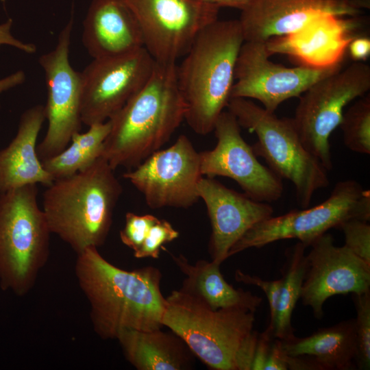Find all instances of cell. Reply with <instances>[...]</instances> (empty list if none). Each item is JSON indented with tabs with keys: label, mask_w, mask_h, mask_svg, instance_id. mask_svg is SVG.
Segmentation results:
<instances>
[{
	"label": "cell",
	"mask_w": 370,
	"mask_h": 370,
	"mask_svg": "<svg viewBox=\"0 0 370 370\" xmlns=\"http://www.w3.org/2000/svg\"><path fill=\"white\" fill-rule=\"evenodd\" d=\"M77 255V281L89 304L93 330L101 338L116 339L125 330L161 328L166 298L158 269H123L106 260L96 247Z\"/></svg>",
	"instance_id": "6da1fadb"
},
{
	"label": "cell",
	"mask_w": 370,
	"mask_h": 370,
	"mask_svg": "<svg viewBox=\"0 0 370 370\" xmlns=\"http://www.w3.org/2000/svg\"><path fill=\"white\" fill-rule=\"evenodd\" d=\"M177 64L156 62L145 84L109 120L103 156L115 170H131L160 149L184 120Z\"/></svg>",
	"instance_id": "7a4b0ae2"
},
{
	"label": "cell",
	"mask_w": 370,
	"mask_h": 370,
	"mask_svg": "<svg viewBox=\"0 0 370 370\" xmlns=\"http://www.w3.org/2000/svg\"><path fill=\"white\" fill-rule=\"evenodd\" d=\"M245 42L238 20L217 19L196 37L177 64L184 120L199 135L213 131L231 99L238 56Z\"/></svg>",
	"instance_id": "3957f363"
},
{
	"label": "cell",
	"mask_w": 370,
	"mask_h": 370,
	"mask_svg": "<svg viewBox=\"0 0 370 370\" xmlns=\"http://www.w3.org/2000/svg\"><path fill=\"white\" fill-rule=\"evenodd\" d=\"M122 186L108 162L100 156L71 176L56 180L43 193L42 211L51 234L77 254L106 241Z\"/></svg>",
	"instance_id": "277c9868"
},
{
	"label": "cell",
	"mask_w": 370,
	"mask_h": 370,
	"mask_svg": "<svg viewBox=\"0 0 370 370\" xmlns=\"http://www.w3.org/2000/svg\"><path fill=\"white\" fill-rule=\"evenodd\" d=\"M37 184L0 195V287L21 297L34 286L49 256L50 234Z\"/></svg>",
	"instance_id": "5b68a950"
},
{
	"label": "cell",
	"mask_w": 370,
	"mask_h": 370,
	"mask_svg": "<svg viewBox=\"0 0 370 370\" xmlns=\"http://www.w3.org/2000/svg\"><path fill=\"white\" fill-rule=\"evenodd\" d=\"M227 110L239 125L256 135L255 154L280 179L291 182L297 202L309 206L316 191L330 184L328 171L302 143L292 118H280L244 98H231Z\"/></svg>",
	"instance_id": "8992f818"
},
{
	"label": "cell",
	"mask_w": 370,
	"mask_h": 370,
	"mask_svg": "<svg viewBox=\"0 0 370 370\" xmlns=\"http://www.w3.org/2000/svg\"><path fill=\"white\" fill-rule=\"evenodd\" d=\"M254 313L238 307L212 310L178 290L166 298L162 324L209 368L236 370L237 353L253 332Z\"/></svg>",
	"instance_id": "52a82bcc"
},
{
	"label": "cell",
	"mask_w": 370,
	"mask_h": 370,
	"mask_svg": "<svg viewBox=\"0 0 370 370\" xmlns=\"http://www.w3.org/2000/svg\"><path fill=\"white\" fill-rule=\"evenodd\" d=\"M350 219L369 221L370 191L356 180H347L336 183L330 197L314 207L293 210L256 223L232 247L228 258L286 239H296L308 247L330 229H338Z\"/></svg>",
	"instance_id": "ba28073f"
},
{
	"label": "cell",
	"mask_w": 370,
	"mask_h": 370,
	"mask_svg": "<svg viewBox=\"0 0 370 370\" xmlns=\"http://www.w3.org/2000/svg\"><path fill=\"white\" fill-rule=\"evenodd\" d=\"M370 90V66L354 62L313 84L301 95L292 118L299 137L326 170L332 169L330 137L345 107Z\"/></svg>",
	"instance_id": "9c48e42d"
},
{
	"label": "cell",
	"mask_w": 370,
	"mask_h": 370,
	"mask_svg": "<svg viewBox=\"0 0 370 370\" xmlns=\"http://www.w3.org/2000/svg\"><path fill=\"white\" fill-rule=\"evenodd\" d=\"M123 1L138 23L144 48L160 64H176L197 35L218 19L220 9L193 0Z\"/></svg>",
	"instance_id": "30bf717a"
},
{
	"label": "cell",
	"mask_w": 370,
	"mask_h": 370,
	"mask_svg": "<svg viewBox=\"0 0 370 370\" xmlns=\"http://www.w3.org/2000/svg\"><path fill=\"white\" fill-rule=\"evenodd\" d=\"M71 16L60 32L56 47L39 58L45 72L47 102L45 106L48 127L44 138L37 145L40 161L53 157L69 144L72 136L82 128V82L80 73L69 61Z\"/></svg>",
	"instance_id": "8fae6325"
},
{
	"label": "cell",
	"mask_w": 370,
	"mask_h": 370,
	"mask_svg": "<svg viewBox=\"0 0 370 370\" xmlns=\"http://www.w3.org/2000/svg\"><path fill=\"white\" fill-rule=\"evenodd\" d=\"M202 176L199 152L183 134L123 174L152 209L192 206L199 199L197 184Z\"/></svg>",
	"instance_id": "7c38bea8"
},
{
	"label": "cell",
	"mask_w": 370,
	"mask_h": 370,
	"mask_svg": "<svg viewBox=\"0 0 370 370\" xmlns=\"http://www.w3.org/2000/svg\"><path fill=\"white\" fill-rule=\"evenodd\" d=\"M270 56L265 42H243L231 98L256 99L266 110L275 112L284 101L299 97L316 82L342 67V64L325 68L287 67L272 62Z\"/></svg>",
	"instance_id": "4fadbf2b"
},
{
	"label": "cell",
	"mask_w": 370,
	"mask_h": 370,
	"mask_svg": "<svg viewBox=\"0 0 370 370\" xmlns=\"http://www.w3.org/2000/svg\"><path fill=\"white\" fill-rule=\"evenodd\" d=\"M155 65L144 47L93 59L80 73L82 123L90 126L112 118L145 84Z\"/></svg>",
	"instance_id": "5bb4252c"
},
{
	"label": "cell",
	"mask_w": 370,
	"mask_h": 370,
	"mask_svg": "<svg viewBox=\"0 0 370 370\" xmlns=\"http://www.w3.org/2000/svg\"><path fill=\"white\" fill-rule=\"evenodd\" d=\"M236 117L223 111L213 131L217 145L199 152L203 176H223L235 181L250 198L266 203L278 200L283 193L282 179L258 159L252 147L243 138Z\"/></svg>",
	"instance_id": "9a60e30c"
},
{
	"label": "cell",
	"mask_w": 370,
	"mask_h": 370,
	"mask_svg": "<svg viewBox=\"0 0 370 370\" xmlns=\"http://www.w3.org/2000/svg\"><path fill=\"white\" fill-rule=\"evenodd\" d=\"M310 247L300 299L316 319H322L328 298L370 291V264L345 245L336 246L330 234H323Z\"/></svg>",
	"instance_id": "2e32d148"
},
{
	"label": "cell",
	"mask_w": 370,
	"mask_h": 370,
	"mask_svg": "<svg viewBox=\"0 0 370 370\" xmlns=\"http://www.w3.org/2000/svg\"><path fill=\"white\" fill-rule=\"evenodd\" d=\"M369 0H253L238 20L245 42H266L327 14L358 16Z\"/></svg>",
	"instance_id": "e0dca14e"
},
{
	"label": "cell",
	"mask_w": 370,
	"mask_h": 370,
	"mask_svg": "<svg viewBox=\"0 0 370 370\" xmlns=\"http://www.w3.org/2000/svg\"><path fill=\"white\" fill-rule=\"evenodd\" d=\"M197 193L206 204L211 223L209 249L212 260L220 264L247 230L273 214L269 203L256 201L212 177L202 176Z\"/></svg>",
	"instance_id": "ac0fdd59"
},
{
	"label": "cell",
	"mask_w": 370,
	"mask_h": 370,
	"mask_svg": "<svg viewBox=\"0 0 370 370\" xmlns=\"http://www.w3.org/2000/svg\"><path fill=\"white\" fill-rule=\"evenodd\" d=\"M362 25L357 16L327 14L311 21L299 30L268 40L271 56H288L298 65L325 68L341 64L349 42Z\"/></svg>",
	"instance_id": "d6986e66"
},
{
	"label": "cell",
	"mask_w": 370,
	"mask_h": 370,
	"mask_svg": "<svg viewBox=\"0 0 370 370\" xmlns=\"http://www.w3.org/2000/svg\"><path fill=\"white\" fill-rule=\"evenodd\" d=\"M82 42L93 59L144 47L138 23L123 0L91 1L83 23Z\"/></svg>",
	"instance_id": "ffe728a7"
},
{
	"label": "cell",
	"mask_w": 370,
	"mask_h": 370,
	"mask_svg": "<svg viewBox=\"0 0 370 370\" xmlns=\"http://www.w3.org/2000/svg\"><path fill=\"white\" fill-rule=\"evenodd\" d=\"M45 119L42 105L29 108L22 114L14 138L0 151V195L30 184L48 186L54 181L43 167L36 150Z\"/></svg>",
	"instance_id": "44dd1931"
},
{
	"label": "cell",
	"mask_w": 370,
	"mask_h": 370,
	"mask_svg": "<svg viewBox=\"0 0 370 370\" xmlns=\"http://www.w3.org/2000/svg\"><path fill=\"white\" fill-rule=\"evenodd\" d=\"M278 341L286 355L309 359L318 370H349L356 367L354 319L319 328L306 337L295 336L288 340Z\"/></svg>",
	"instance_id": "7402d4cb"
},
{
	"label": "cell",
	"mask_w": 370,
	"mask_h": 370,
	"mask_svg": "<svg viewBox=\"0 0 370 370\" xmlns=\"http://www.w3.org/2000/svg\"><path fill=\"white\" fill-rule=\"evenodd\" d=\"M171 256L186 275L180 290L211 309L238 307L255 312L260 305L261 297L250 291L234 288L225 281L221 273L219 263L213 260H199L191 264L182 255Z\"/></svg>",
	"instance_id": "603a6c76"
},
{
	"label": "cell",
	"mask_w": 370,
	"mask_h": 370,
	"mask_svg": "<svg viewBox=\"0 0 370 370\" xmlns=\"http://www.w3.org/2000/svg\"><path fill=\"white\" fill-rule=\"evenodd\" d=\"M116 340L127 360L136 369L181 370L190 367V354L183 341L160 329L125 330Z\"/></svg>",
	"instance_id": "cb8c5ba5"
},
{
	"label": "cell",
	"mask_w": 370,
	"mask_h": 370,
	"mask_svg": "<svg viewBox=\"0 0 370 370\" xmlns=\"http://www.w3.org/2000/svg\"><path fill=\"white\" fill-rule=\"evenodd\" d=\"M307 247L300 242L286 251V260L282 268L276 317L264 331L271 338L285 341L295 336L292 314L300 299L306 272Z\"/></svg>",
	"instance_id": "d4e9b609"
},
{
	"label": "cell",
	"mask_w": 370,
	"mask_h": 370,
	"mask_svg": "<svg viewBox=\"0 0 370 370\" xmlns=\"http://www.w3.org/2000/svg\"><path fill=\"white\" fill-rule=\"evenodd\" d=\"M88 127L84 133L74 134L67 147L58 154L41 162L54 180L84 170L101 156L103 143L110 131V121Z\"/></svg>",
	"instance_id": "484cf974"
},
{
	"label": "cell",
	"mask_w": 370,
	"mask_h": 370,
	"mask_svg": "<svg viewBox=\"0 0 370 370\" xmlns=\"http://www.w3.org/2000/svg\"><path fill=\"white\" fill-rule=\"evenodd\" d=\"M345 145L351 151L370 154V95H365L344 111L339 125Z\"/></svg>",
	"instance_id": "4316f807"
},
{
	"label": "cell",
	"mask_w": 370,
	"mask_h": 370,
	"mask_svg": "<svg viewBox=\"0 0 370 370\" xmlns=\"http://www.w3.org/2000/svg\"><path fill=\"white\" fill-rule=\"evenodd\" d=\"M356 311L355 332L356 356L355 363L358 369H370V291L352 293Z\"/></svg>",
	"instance_id": "83f0119b"
},
{
	"label": "cell",
	"mask_w": 370,
	"mask_h": 370,
	"mask_svg": "<svg viewBox=\"0 0 370 370\" xmlns=\"http://www.w3.org/2000/svg\"><path fill=\"white\" fill-rule=\"evenodd\" d=\"M344 234L345 246L370 264V225L368 221L347 220L339 226Z\"/></svg>",
	"instance_id": "f1b7e54d"
},
{
	"label": "cell",
	"mask_w": 370,
	"mask_h": 370,
	"mask_svg": "<svg viewBox=\"0 0 370 370\" xmlns=\"http://www.w3.org/2000/svg\"><path fill=\"white\" fill-rule=\"evenodd\" d=\"M179 236V233L164 219H159L149 230L140 247L135 251L136 258H158L163 245Z\"/></svg>",
	"instance_id": "f546056e"
},
{
	"label": "cell",
	"mask_w": 370,
	"mask_h": 370,
	"mask_svg": "<svg viewBox=\"0 0 370 370\" xmlns=\"http://www.w3.org/2000/svg\"><path fill=\"white\" fill-rule=\"evenodd\" d=\"M158 220V218L151 214L138 215L131 212H127L125 225L120 231L121 242L133 251H136Z\"/></svg>",
	"instance_id": "4dcf8cb0"
},
{
	"label": "cell",
	"mask_w": 370,
	"mask_h": 370,
	"mask_svg": "<svg viewBox=\"0 0 370 370\" xmlns=\"http://www.w3.org/2000/svg\"><path fill=\"white\" fill-rule=\"evenodd\" d=\"M235 279L237 282L246 284L258 286L264 293L270 308V322L272 323L276 317L280 288L281 286V279L275 280H264L256 275H251L243 273L241 270H236Z\"/></svg>",
	"instance_id": "1f68e13d"
},
{
	"label": "cell",
	"mask_w": 370,
	"mask_h": 370,
	"mask_svg": "<svg viewBox=\"0 0 370 370\" xmlns=\"http://www.w3.org/2000/svg\"><path fill=\"white\" fill-rule=\"evenodd\" d=\"M258 335L253 330L241 345L236 358V370H251Z\"/></svg>",
	"instance_id": "d6a6232c"
},
{
	"label": "cell",
	"mask_w": 370,
	"mask_h": 370,
	"mask_svg": "<svg viewBox=\"0 0 370 370\" xmlns=\"http://www.w3.org/2000/svg\"><path fill=\"white\" fill-rule=\"evenodd\" d=\"M12 20L8 19L6 22L0 24V46L8 45L14 47L25 53H34L36 51V47L32 43L23 42L11 34Z\"/></svg>",
	"instance_id": "836d02e7"
},
{
	"label": "cell",
	"mask_w": 370,
	"mask_h": 370,
	"mask_svg": "<svg viewBox=\"0 0 370 370\" xmlns=\"http://www.w3.org/2000/svg\"><path fill=\"white\" fill-rule=\"evenodd\" d=\"M288 366L286 361L285 354L282 352L279 341L273 339L267 360L264 363V370H287Z\"/></svg>",
	"instance_id": "e575fe53"
},
{
	"label": "cell",
	"mask_w": 370,
	"mask_h": 370,
	"mask_svg": "<svg viewBox=\"0 0 370 370\" xmlns=\"http://www.w3.org/2000/svg\"><path fill=\"white\" fill-rule=\"evenodd\" d=\"M347 51L354 62H364L370 55L369 38L357 36L349 42Z\"/></svg>",
	"instance_id": "d590c367"
},
{
	"label": "cell",
	"mask_w": 370,
	"mask_h": 370,
	"mask_svg": "<svg viewBox=\"0 0 370 370\" xmlns=\"http://www.w3.org/2000/svg\"><path fill=\"white\" fill-rule=\"evenodd\" d=\"M273 339L265 332L259 334L251 370H264Z\"/></svg>",
	"instance_id": "8d00e7d4"
},
{
	"label": "cell",
	"mask_w": 370,
	"mask_h": 370,
	"mask_svg": "<svg viewBox=\"0 0 370 370\" xmlns=\"http://www.w3.org/2000/svg\"><path fill=\"white\" fill-rule=\"evenodd\" d=\"M25 80V74L22 71H18L10 75L0 79V95L16 86L23 84Z\"/></svg>",
	"instance_id": "74e56055"
},
{
	"label": "cell",
	"mask_w": 370,
	"mask_h": 370,
	"mask_svg": "<svg viewBox=\"0 0 370 370\" xmlns=\"http://www.w3.org/2000/svg\"><path fill=\"white\" fill-rule=\"evenodd\" d=\"M253 0H215V3L220 8L230 7L243 10Z\"/></svg>",
	"instance_id": "f35d334b"
},
{
	"label": "cell",
	"mask_w": 370,
	"mask_h": 370,
	"mask_svg": "<svg viewBox=\"0 0 370 370\" xmlns=\"http://www.w3.org/2000/svg\"><path fill=\"white\" fill-rule=\"evenodd\" d=\"M199 3L216 4L215 0H193ZM217 5V4H216Z\"/></svg>",
	"instance_id": "ab89813d"
}]
</instances>
